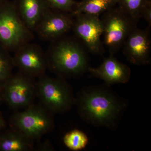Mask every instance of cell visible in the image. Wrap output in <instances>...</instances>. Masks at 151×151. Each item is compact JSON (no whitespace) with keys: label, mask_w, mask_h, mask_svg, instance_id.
Instances as JSON below:
<instances>
[{"label":"cell","mask_w":151,"mask_h":151,"mask_svg":"<svg viewBox=\"0 0 151 151\" xmlns=\"http://www.w3.org/2000/svg\"><path fill=\"white\" fill-rule=\"evenodd\" d=\"M75 105L79 116L86 123L114 129L127 103L105 84L81 89L75 97Z\"/></svg>","instance_id":"1"},{"label":"cell","mask_w":151,"mask_h":151,"mask_svg":"<svg viewBox=\"0 0 151 151\" xmlns=\"http://www.w3.org/2000/svg\"><path fill=\"white\" fill-rule=\"evenodd\" d=\"M51 42L46 54L47 66L57 76L75 78L88 71L87 50L81 41L64 36Z\"/></svg>","instance_id":"2"},{"label":"cell","mask_w":151,"mask_h":151,"mask_svg":"<svg viewBox=\"0 0 151 151\" xmlns=\"http://www.w3.org/2000/svg\"><path fill=\"white\" fill-rule=\"evenodd\" d=\"M36 82V96L41 104L52 114L69 111L75 105V97L65 79L52 78L45 74Z\"/></svg>","instance_id":"3"},{"label":"cell","mask_w":151,"mask_h":151,"mask_svg":"<svg viewBox=\"0 0 151 151\" xmlns=\"http://www.w3.org/2000/svg\"><path fill=\"white\" fill-rule=\"evenodd\" d=\"M33 35L19 16L13 2L0 3V45L14 52L32 40Z\"/></svg>","instance_id":"4"},{"label":"cell","mask_w":151,"mask_h":151,"mask_svg":"<svg viewBox=\"0 0 151 151\" xmlns=\"http://www.w3.org/2000/svg\"><path fill=\"white\" fill-rule=\"evenodd\" d=\"M103 45L110 55H115L129 35L137 27V22L119 7L111 9L102 14Z\"/></svg>","instance_id":"5"},{"label":"cell","mask_w":151,"mask_h":151,"mask_svg":"<svg viewBox=\"0 0 151 151\" xmlns=\"http://www.w3.org/2000/svg\"><path fill=\"white\" fill-rule=\"evenodd\" d=\"M52 113L41 104H34L11 117L12 128L19 130L31 139H40L55 128Z\"/></svg>","instance_id":"6"},{"label":"cell","mask_w":151,"mask_h":151,"mask_svg":"<svg viewBox=\"0 0 151 151\" xmlns=\"http://www.w3.org/2000/svg\"><path fill=\"white\" fill-rule=\"evenodd\" d=\"M3 99L14 110L26 108L33 104L36 96V82L20 72L12 74L1 89Z\"/></svg>","instance_id":"7"},{"label":"cell","mask_w":151,"mask_h":151,"mask_svg":"<svg viewBox=\"0 0 151 151\" xmlns=\"http://www.w3.org/2000/svg\"><path fill=\"white\" fill-rule=\"evenodd\" d=\"M72 30L87 51L95 55H103L105 50L101 40L103 29L100 17L85 14L75 16Z\"/></svg>","instance_id":"8"},{"label":"cell","mask_w":151,"mask_h":151,"mask_svg":"<svg viewBox=\"0 0 151 151\" xmlns=\"http://www.w3.org/2000/svg\"><path fill=\"white\" fill-rule=\"evenodd\" d=\"M14 52V64L19 72L33 78L45 74L48 68L46 54L37 45L29 42Z\"/></svg>","instance_id":"9"},{"label":"cell","mask_w":151,"mask_h":151,"mask_svg":"<svg viewBox=\"0 0 151 151\" xmlns=\"http://www.w3.org/2000/svg\"><path fill=\"white\" fill-rule=\"evenodd\" d=\"M74 17L68 13L49 9L34 32L41 39L52 42L64 36L72 30Z\"/></svg>","instance_id":"10"},{"label":"cell","mask_w":151,"mask_h":151,"mask_svg":"<svg viewBox=\"0 0 151 151\" xmlns=\"http://www.w3.org/2000/svg\"><path fill=\"white\" fill-rule=\"evenodd\" d=\"M150 29L135 28L123 45V53L129 62L138 65L150 64L151 42Z\"/></svg>","instance_id":"11"},{"label":"cell","mask_w":151,"mask_h":151,"mask_svg":"<svg viewBox=\"0 0 151 151\" xmlns=\"http://www.w3.org/2000/svg\"><path fill=\"white\" fill-rule=\"evenodd\" d=\"M88 71L92 76L102 79L109 86L113 84L127 83L131 76L130 68L119 61L114 55H110L99 67H89Z\"/></svg>","instance_id":"12"},{"label":"cell","mask_w":151,"mask_h":151,"mask_svg":"<svg viewBox=\"0 0 151 151\" xmlns=\"http://www.w3.org/2000/svg\"><path fill=\"white\" fill-rule=\"evenodd\" d=\"M13 3L19 16L33 32L41 19L50 9L45 0H14Z\"/></svg>","instance_id":"13"},{"label":"cell","mask_w":151,"mask_h":151,"mask_svg":"<svg viewBox=\"0 0 151 151\" xmlns=\"http://www.w3.org/2000/svg\"><path fill=\"white\" fill-rule=\"evenodd\" d=\"M34 142L23 133L12 128L0 137V151H32L35 149Z\"/></svg>","instance_id":"14"},{"label":"cell","mask_w":151,"mask_h":151,"mask_svg":"<svg viewBox=\"0 0 151 151\" xmlns=\"http://www.w3.org/2000/svg\"><path fill=\"white\" fill-rule=\"evenodd\" d=\"M118 2L119 0H82L71 14L73 17L81 14L100 17L115 7Z\"/></svg>","instance_id":"15"},{"label":"cell","mask_w":151,"mask_h":151,"mask_svg":"<svg viewBox=\"0 0 151 151\" xmlns=\"http://www.w3.org/2000/svg\"><path fill=\"white\" fill-rule=\"evenodd\" d=\"M63 142L68 148L71 150H81L86 147L89 138L85 133L74 129L67 132L63 137Z\"/></svg>","instance_id":"16"},{"label":"cell","mask_w":151,"mask_h":151,"mask_svg":"<svg viewBox=\"0 0 151 151\" xmlns=\"http://www.w3.org/2000/svg\"><path fill=\"white\" fill-rule=\"evenodd\" d=\"M15 67L13 57L9 52L0 45V90L9 78L12 75V72Z\"/></svg>","instance_id":"17"},{"label":"cell","mask_w":151,"mask_h":151,"mask_svg":"<svg viewBox=\"0 0 151 151\" xmlns=\"http://www.w3.org/2000/svg\"><path fill=\"white\" fill-rule=\"evenodd\" d=\"M150 0H119V6L138 22L144 7Z\"/></svg>","instance_id":"18"},{"label":"cell","mask_w":151,"mask_h":151,"mask_svg":"<svg viewBox=\"0 0 151 151\" xmlns=\"http://www.w3.org/2000/svg\"><path fill=\"white\" fill-rule=\"evenodd\" d=\"M52 9L72 14L75 10L78 2L74 0H45Z\"/></svg>","instance_id":"19"},{"label":"cell","mask_w":151,"mask_h":151,"mask_svg":"<svg viewBox=\"0 0 151 151\" xmlns=\"http://www.w3.org/2000/svg\"><path fill=\"white\" fill-rule=\"evenodd\" d=\"M141 18H143L147 22L148 27H151V1L148 2L144 7L141 14Z\"/></svg>","instance_id":"20"},{"label":"cell","mask_w":151,"mask_h":151,"mask_svg":"<svg viewBox=\"0 0 151 151\" xmlns=\"http://www.w3.org/2000/svg\"><path fill=\"white\" fill-rule=\"evenodd\" d=\"M37 150L39 151H52L53 150V147L51 144L48 142H45L41 143L37 147Z\"/></svg>","instance_id":"21"},{"label":"cell","mask_w":151,"mask_h":151,"mask_svg":"<svg viewBox=\"0 0 151 151\" xmlns=\"http://www.w3.org/2000/svg\"><path fill=\"white\" fill-rule=\"evenodd\" d=\"M4 126V122L3 120L2 117L0 114V130Z\"/></svg>","instance_id":"22"},{"label":"cell","mask_w":151,"mask_h":151,"mask_svg":"<svg viewBox=\"0 0 151 151\" xmlns=\"http://www.w3.org/2000/svg\"><path fill=\"white\" fill-rule=\"evenodd\" d=\"M3 99L2 96L1 91L0 90V100H1Z\"/></svg>","instance_id":"23"},{"label":"cell","mask_w":151,"mask_h":151,"mask_svg":"<svg viewBox=\"0 0 151 151\" xmlns=\"http://www.w3.org/2000/svg\"><path fill=\"white\" fill-rule=\"evenodd\" d=\"M3 1V0H0V3L2 1Z\"/></svg>","instance_id":"24"}]
</instances>
